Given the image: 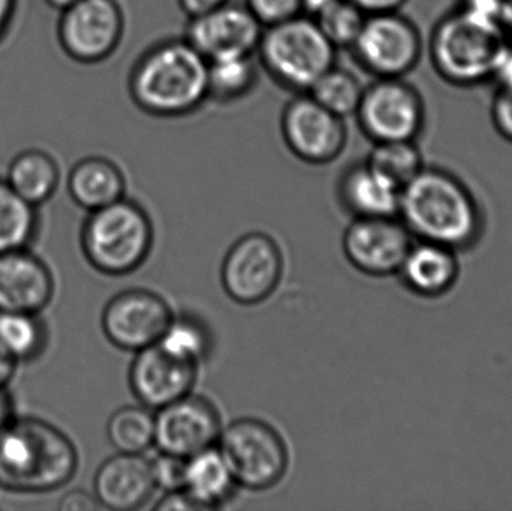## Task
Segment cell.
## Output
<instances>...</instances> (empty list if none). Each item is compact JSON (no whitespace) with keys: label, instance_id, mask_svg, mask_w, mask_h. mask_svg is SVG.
I'll return each mask as SVG.
<instances>
[{"label":"cell","instance_id":"cell-30","mask_svg":"<svg viewBox=\"0 0 512 511\" xmlns=\"http://www.w3.org/2000/svg\"><path fill=\"white\" fill-rule=\"evenodd\" d=\"M364 86L352 72L334 65L313 84L309 95L336 116H355Z\"/></svg>","mask_w":512,"mask_h":511},{"label":"cell","instance_id":"cell-2","mask_svg":"<svg viewBox=\"0 0 512 511\" xmlns=\"http://www.w3.org/2000/svg\"><path fill=\"white\" fill-rule=\"evenodd\" d=\"M206 57L185 38L150 45L132 65L128 92L138 110L158 119H179L209 102Z\"/></svg>","mask_w":512,"mask_h":511},{"label":"cell","instance_id":"cell-40","mask_svg":"<svg viewBox=\"0 0 512 511\" xmlns=\"http://www.w3.org/2000/svg\"><path fill=\"white\" fill-rule=\"evenodd\" d=\"M155 509L159 511L198 510L185 491L167 492V495L156 504Z\"/></svg>","mask_w":512,"mask_h":511},{"label":"cell","instance_id":"cell-18","mask_svg":"<svg viewBox=\"0 0 512 511\" xmlns=\"http://www.w3.org/2000/svg\"><path fill=\"white\" fill-rule=\"evenodd\" d=\"M54 296V278L27 248L0 254V312L39 314Z\"/></svg>","mask_w":512,"mask_h":511},{"label":"cell","instance_id":"cell-47","mask_svg":"<svg viewBox=\"0 0 512 511\" xmlns=\"http://www.w3.org/2000/svg\"><path fill=\"white\" fill-rule=\"evenodd\" d=\"M47 3V6H50L54 11L62 12L65 9L71 8L75 3L80 2V0H44Z\"/></svg>","mask_w":512,"mask_h":511},{"label":"cell","instance_id":"cell-20","mask_svg":"<svg viewBox=\"0 0 512 511\" xmlns=\"http://www.w3.org/2000/svg\"><path fill=\"white\" fill-rule=\"evenodd\" d=\"M400 188L381 171L357 162L343 171L337 183V197L354 218H394L399 213Z\"/></svg>","mask_w":512,"mask_h":511},{"label":"cell","instance_id":"cell-44","mask_svg":"<svg viewBox=\"0 0 512 511\" xmlns=\"http://www.w3.org/2000/svg\"><path fill=\"white\" fill-rule=\"evenodd\" d=\"M337 2L339 0H301V14L316 18Z\"/></svg>","mask_w":512,"mask_h":511},{"label":"cell","instance_id":"cell-28","mask_svg":"<svg viewBox=\"0 0 512 511\" xmlns=\"http://www.w3.org/2000/svg\"><path fill=\"white\" fill-rule=\"evenodd\" d=\"M107 435L117 452L143 455L155 446V414L143 405L120 408L108 420Z\"/></svg>","mask_w":512,"mask_h":511},{"label":"cell","instance_id":"cell-23","mask_svg":"<svg viewBox=\"0 0 512 511\" xmlns=\"http://www.w3.org/2000/svg\"><path fill=\"white\" fill-rule=\"evenodd\" d=\"M236 480L218 447L204 450L186 459L183 489L198 510L227 506L237 494Z\"/></svg>","mask_w":512,"mask_h":511},{"label":"cell","instance_id":"cell-12","mask_svg":"<svg viewBox=\"0 0 512 511\" xmlns=\"http://www.w3.org/2000/svg\"><path fill=\"white\" fill-rule=\"evenodd\" d=\"M280 132L289 152L310 165L331 164L348 143L345 119L322 107L309 93H298L285 105Z\"/></svg>","mask_w":512,"mask_h":511},{"label":"cell","instance_id":"cell-42","mask_svg":"<svg viewBox=\"0 0 512 511\" xmlns=\"http://www.w3.org/2000/svg\"><path fill=\"white\" fill-rule=\"evenodd\" d=\"M17 368L18 360L0 345V389H8L17 374Z\"/></svg>","mask_w":512,"mask_h":511},{"label":"cell","instance_id":"cell-10","mask_svg":"<svg viewBox=\"0 0 512 511\" xmlns=\"http://www.w3.org/2000/svg\"><path fill=\"white\" fill-rule=\"evenodd\" d=\"M125 35V15L117 0H80L60 12L57 42L80 65L110 59Z\"/></svg>","mask_w":512,"mask_h":511},{"label":"cell","instance_id":"cell-29","mask_svg":"<svg viewBox=\"0 0 512 511\" xmlns=\"http://www.w3.org/2000/svg\"><path fill=\"white\" fill-rule=\"evenodd\" d=\"M36 315L29 312H0V345L18 363L41 356L47 344L44 324Z\"/></svg>","mask_w":512,"mask_h":511},{"label":"cell","instance_id":"cell-21","mask_svg":"<svg viewBox=\"0 0 512 511\" xmlns=\"http://www.w3.org/2000/svg\"><path fill=\"white\" fill-rule=\"evenodd\" d=\"M459 273L456 251L424 240L411 246L399 270L408 290L430 299L447 294L456 285Z\"/></svg>","mask_w":512,"mask_h":511},{"label":"cell","instance_id":"cell-11","mask_svg":"<svg viewBox=\"0 0 512 511\" xmlns=\"http://www.w3.org/2000/svg\"><path fill=\"white\" fill-rule=\"evenodd\" d=\"M283 255L273 237L249 233L240 237L225 255L221 282L225 293L237 305L265 302L279 287Z\"/></svg>","mask_w":512,"mask_h":511},{"label":"cell","instance_id":"cell-22","mask_svg":"<svg viewBox=\"0 0 512 511\" xmlns=\"http://www.w3.org/2000/svg\"><path fill=\"white\" fill-rule=\"evenodd\" d=\"M122 168L105 156H87L72 167L68 192L72 201L87 212H95L125 197Z\"/></svg>","mask_w":512,"mask_h":511},{"label":"cell","instance_id":"cell-6","mask_svg":"<svg viewBox=\"0 0 512 511\" xmlns=\"http://www.w3.org/2000/svg\"><path fill=\"white\" fill-rule=\"evenodd\" d=\"M504 39L498 27L472 20L453 8L430 30L426 53L442 81L459 89H472L489 83Z\"/></svg>","mask_w":512,"mask_h":511},{"label":"cell","instance_id":"cell-5","mask_svg":"<svg viewBox=\"0 0 512 511\" xmlns=\"http://www.w3.org/2000/svg\"><path fill=\"white\" fill-rule=\"evenodd\" d=\"M336 51L315 18L300 14L264 27L255 54L274 83L298 95L336 65Z\"/></svg>","mask_w":512,"mask_h":511},{"label":"cell","instance_id":"cell-35","mask_svg":"<svg viewBox=\"0 0 512 511\" xmlns=\"http://www.w3.org/2000/svg\"><path fill=\"white\" fill-rule=\"evenodd\" d=\"M505 3L507 0H457L454 9L472 20L501 29Z\"/></svg>","mask_w":512,"mask_h":511},{"label":"cell","instance_id":"cell-25","mask_svg":"<svg viewBox=\"0 0 512 511\" xmlns=\"http://www.w3.org/2000/svg\"><path fill=\"white\" fill-rule=\"evenodd\" d=\"M254 56L240 54L207 60L209 101L233 104L251 95L258 83V65Z\"/></svg>","mask_w":512,"mask_h":511},{"label":"cell","instance_id":"cell-3","mask_svg":"<svg viewBox=\"0 0 512 511\" xmlns=\"http://www.w3.org/2000/svg\"><path fill=\"white\" fill-rule=\"evenodd\" d=\"M78 452L68 435L36 417H12L0 431V488L47 494L68 485Z\"/></svg>","mask_w":512,"mask_h":511},{"label":"cell","instance_id":"cell-43","mask_svg":"<svg viewBox=\"0 0 512 511\" xmlns=\"http://www.w3.org/2000/svg\"><path fill=\"white\" fill-rule=\"evenodd\" d=\"M18 0H0V42L6 38L17 14Z\"/></svg>","mask_w":512,"mask_h":511},{"label":"cell","instance_id":"cell-32","mask_svg":"<svg viewBox=\"0 0 512 511\" xmlns=\"http://www.w3.org/2000/svg\"><path fill=\"white\" fill-rule=\"evenodd\" d=\"M366 17L367 15L354 3L339 0L315 20L334 47L351 48L360 35Z\"/></svg>","mask_w":512,"mask_h":511},{"label":"cell","instance_id":"cell-14","mask_svg":"<svg viewBox=\"0 0 512 511\" xmlns=\"http://www.w3.org/2000/svg\"><path fill=\"white\" fill-rule=\"evenodd\" d=\"M221 432L218 408L204 396L192 393L161 408L155 416V446L159 452L180 458L216 447Z\"/></svg>","mask_w":512,"mask_h":511},{"label":"cell","instance_id":"cell-36","mask_svg":"<svg viewBox=\"0 0 512 511\" xmlns=\"http://www.w3.org/2000/svg\"><path fill=\"white\" fill-rule=\"evenodd\" d=\"M490 120L496 134L512 144V92L493 93Z\"/></svg>","mask_w":512,"mask_h":511},{"label":"cell","instance_id":"cell-15","mask_svg":"<svg viewBox=\"0 0 512 511\" xmlns=\"http://www.w3.org/2000/svg\"><path fill=\"white\" fill-rule=\"evenodd\" d=\"M412 234L394 218H354L343 234L346 260L364 275H396L408 255Z\"/></svg>","mask_w":512,"mask_h":511},{"label":"cell","instance_id":"cell-7","mask_svg":"<svg viewBox=\"0 0 512 511\" xmlns=\"http://www.w3.org/2000/svg\"><path fill=\"white\" fill-rule=\"evenodd\" d=\"M216 447L239 488L267 491L282 482L288 471V447L282 435L264 420H234L222 429Z\"/></svg>","mask_w":512,"mask_h":511},{"label":"cell","instance_id":"cell-24","mask_svg":"<svg viewBox=\"0 0 512 511\" xmlns=\"http://www.w3.org/2000/svg\"><path fill=\"white\" fill-rule=\"evenodd\" d=\"M6 182L24 201L33 207L41 206L59 188V164L45 150H23L9 164Z\"/></svg>","mask_w":512,"mask_h":511},{"label":"cell","instance_id":"cell-17","mask_svg":"<svg viewBox=\"0 0 512 511\" xmlns=\"http://www.w3.org/2000/svg\"><path fill=\"white\" fill-rule=\"evenodd\" d=\"M197 375V365L176 359L155 344L138 351L132 360L129 387L143 407L158 411L189 395Z\"/></svg>","mask_w":512,"mask_h":511},{"label":"cell","instance_id":"cell-8","mask_svg":"<svg viewBox=\"0 0 512 511\" xmlns=\"http://www.w3.org/2000/svg\"><path fill=\"white\" fill-rule=\"evenodd\" d=\"M355 62L373 78H406L426 53V39L402 11L367 15L351 47Z\"/></svg>","mask_w":512,"mask_h":511},{"label":"cell","instance_id":"cell-26","mask_svg":"<svg viewBox=\"0 0 512 511\" xmlns=\"http://www.w3.org/2000/svg\"><path fill=\"white\" fill-rule=\"evenodd\" d=\"M38 215L6 179H0V254L27 248L35 239Z\"/></svg>","mask_w":512,"mask_h":511},{"label":"cell","instance_id":"cell-33","mask_svg":"<svg viewBox=\"0 0 512 511\" xmlns=\"http://www.w3.org/2000/svg\"><path fill=\"white\" fill-rule=\"evenodd\" d=\"M262 26H273L301 14V0H245Z\"/></svg>","mask_w":512,"mask_h":511},{"label":"cell","instance_id":"cell-38","mask_svg":"<svg viewBox=\"0 0 512 511\" xmlns=\"http://www.w3.org/2000/svg\"><path fill=\"white\" fill-rule=\"evenodd\" d=\"M59 509L63 511H90L102 509L95 497L84 491H71L60 501Z\"/></svg>","mask_w":512,"mask_h":511},{"label":"cell","instance_id":"cell-37","mask_svg":"<svg viewBox=\"0 0 512 511\" xmlns=\"http://www.w3.org/2000/svg\"><path fill=\"white\" fill-rule=\"evenodd\" d=\"M490 84L495 92H512V41L505 38L493 63Z\"/></svg>","mask_w":512,"mask_h":511},{"label":"cell","instance_id":"cell-34","mask_svg":"<svg viewBox=\"0 0 512 511\" xmlns=\"http://www.w3.org/2000/svg\"><path fill=\"white\" fill-rule=\"evenodd\" d=\"M156 488L165 492L182 491L185 482L186 459L159 452L152 461Z\"/></svg>","mask_w":512,"mask_h":511},{"label":"cell","instance_id":"cell-31","mask_svg":"<svg viewBox=\"0 0 512 511\" xmlns=\"http://www.w3.org/2000/svg\"><path fill=\"white\" fill-rule=\"evenodd\" d=\"M366 162L397 183L400 188L426 167L420 146L417 141L412 140L375 143Z\"/></svg>","mask_w":512,"mask_h":511},{"label":"cell","instance_id":"cell-41","mask_svg":"<svg viewBox=\"0 0 512 511\" xmlns=\"http://www.w3.org/2000/svg\"><path fill=\"white\" fill-rule=\"evenodd\" d=\"M177 2H179L180 9L189 18H194L198 15L207 14V12L225 5L230 0H177Z\"/></svg>","mask_w":512,"mask_h":511},{"label":"cell","instance_id":"cell-1","mask_svg":"<svg viewBox=\"0 0 512 511\" xmlns=\"http://www.w3.org/2000/svg\"><path fill=\"white\" fill-rule=\"evenodd\" d=\"M400 221L412 236L453 251L472 248L483 234L480 204L465 182L441 167H424L400 192Z\"/></svg>","mask_w":512,"mask_h":511},{"label":"cell","instance_id":"cell-19","mask_svg":"<svg viewBox=\"0 0 512 511\" xmlns=\"http://www.w3.org/2000/svg\"><path fill=\"white\" fill-rule=\"evenodd\" d=\"M152 461L143 455L117 453L96 471L95 498L102 509L134 511L146 506L156 491Z\"/></svg>","mask_w":512,"mask_h":511},{"label":"cell","instance_id":"cell-27","mask_svg":"<svg viewBox=\"0 0 512 511\" xmlns=\"http://www.w3.org/2000/svg\"><path fill=\"white\" fill-rule=\"evenodd\" d=\"M158 345L176 359L198 366L212 354V330L195 315H179L173 317Z\"/></svg>","mask_w":512,"mask_h":511},{"label":"cell","instance_id":"cell-46","mask_svg":"<svg viewBox=\"0 0 512 511\" xmlns=\"http://www.w3.org/2000/svg\"><path fill=\"white\" fill-rule=\"evenodd\" d=\"M501 29L505 38L512 41V0L505 3L504 12H502Z\"/></svg>","mask_w":512,"mask_h":511},{"label":"cell","instance_id":"cell-13","mask_svg":"<svg viewBox=\"0 0 512 511\" xmlns=\"http://www.w3.org/2000/svg\"><path fill=\"white\" fill-rule=\"evenodd\" d=\"M174 314L155 291L132 288L114 296L102 312L105 338L123 351L138 353L158 344Z\"/></svg>","mask_w":512,"mask_h":511},{"label":"cell","instance_id":"cell-4","mask_svg":"<svg viewBox=\"0 0 512 511\" xmlns=\"http://www.w3.org/2000/svg\"><path fill=\"white\" fill-rule=\"evenodd\" d=\"M155 243L152 219L137 201L122 200L89 212L81 228V248L93 269L126 276L140 269Z\"/></svg>","mask_w":512,"mask_h":511},{"label":"cell","instance_id":"cell-39","mask_svg":"<svg viewBox=\"0 0 512 511\" xmlns=\"http://www.w3.org/2000/svg\"><path fill=\"white\" fill-rule=\"evenodd\" d=\"M366 15L384 14V12L402 11L409 0H349Z\"/></svg>","mask_w":512,"mask_h":511},{"label":"cell","instance_id":"cell-45","mask_svg":"<svg viewBox=\"0 0 512 511\" xmlns=\"http://www.w3.org/2000/svg\"><path fill=\"white\" fill-rule=\"evenodd\" d=\"M12 402L8 390L0 389V431L12 419Z\"/></svg>","mask_w":512,"mask_h":511},{"label":"cell","instance_id":"cell-9","mask_svg":"<svg viewBox=\"0 0 512 511\" xmlns=\"http://www.w3.org/2000/svg\"><path fill=\"white\" fill-rule=\"evenodd\" d=\"M361 132L375 143L417 141L426 128L423 95L405 78H375L355 111Z\"/></svg>","mask_w":512,"mask_h":511},{"label":"cell","instance_id":"cell-16","mask_svg":"<svg viewBox=\"0 0 512 511\" xmlns=\"http://www.w3.org/2000/svg\"><path fill=\"white\" fill-rule=\"evenodd\" d=\"M264 26L245 3L227 2L207 14L189 18L183 38L207 60L255 54Z\"/></svg>","mask_w":512,"mask_h":511}]
</instances>
